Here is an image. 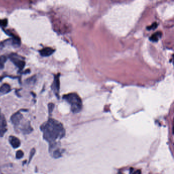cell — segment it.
Here are the masks:
<instances>
[{"instance_id": "obj_16", "label": "cell", "mask_w": 174, "mask_h": 174, "mask_svg": "<svg viewBox=\"0 0 174 174\" xmlns=\"http://www.w3.org/2000/svg\"><path fill=\"white\" fill-rule=\"evenodd\" d=\"M54 104L53 103H50L48 104L49 112L50 114H51L52 112H53L54 108Z\"/></svg>"}, {"instance_id": "obj_12", "label": "cell", "mask_w": 174, "mask_h": 174, "mask_svg": "<svg viewBox=\"0 0 174 174\" xmlns=\"http://www.w3.org/2000/svg\"><path fill=\"white\" fill-rule=\"evenodd\" d=\"M24 155V152H23V151H22L21 150L17 151L16 152V158L18 159L23 158Z\"/></svg>"}, {"instance_id": "obj_17", "label": "cell", "mask_w": 174, "mask_h": 174, "mask_svg": "<svg viewBox=\"0 0 174 174\" xmlns=\"http://www.w3.org/2000/svg\"><path fill=\"white\" fill-rule=\"evenodd\" d=\"M157 23H155L154 24H153L152 26H150V27H148V29H150V30H151V29H154L155 28H156L157 27Z\"/></svg>"}, {"instance_id": "obj_3", "label": "cell", "mask_w": 174, "mask_h": 174, "mask_svg": "<svg viewBox=\"0 0 174 174\" xmlns=\"http://www.w3.org/2000/svg\"><path fill=\"white\" fill-rule=\"evenodd\" d=\"M9 59L16 67H18L20 71L23 70L26 64L24 58L16 54L12 53L9 55Z\"/></svg>"}, {"instance_id": "obj_14", "label": "cell", "mask_w": 174, "mask_h": 174, "mask_svg": "<svg viewBox=\"0 0 174 174\" xmlns=\"http://www.w3.org/2000/svg\"><path fill=\"white\" fill-rule=\"evenodd\" d=\"M35 152H36V150H35V148H33V149H31V150L30 151L29 158V161H28L29 163H30V161L32 160V158L33 157V156H34Z\"/></svg>"}, {"instance_id": "obj_18", "label": "cell", "mask_w": 174, "mask_h": 174, "mask_svg": "<svg viewBox=\"0 0 174 174\" xmlns=\"http://www.w3.org/2000/svg\"><path fill=\"white\" fill-rule=\"evenodd\" d=\"M133 174H141V171L140 170H137L135 172H134Z\"/></svg>"}, {"instance_id": "obj_9", "label": "cell", "mask_w": 174, "mask_h": 174, "mask_svg": "<svg viewBox=\"0 0 174 174\" xmlns=\"http://www.w3.org/2000/svg\"><path fill=\"white\" fill-rule=\"evenodd\" d=\"M11 91L10 86L7 83H5L0 87V93L6 94Z\"/></svg>"}, {"instance_id": "obj_6", "label": "cell", "mask_w": 174, "mask_h": 174, "mask_svg": "<svg viewBox=\"0 0 174 174\" xmlns=\"http://www.w3.org/2000/svg\"><path fill=\"white\" fill-rule=\"evenodd\" d=\"M23 117L22 114L20 111H18L12 115L11 117V121L14 125L18 126L20 123L21 120L23 119Z\"/></svg>"}, {"instance_id": "obj_4", "label": "cell", "mask_w": 174, "mask_h": 174, "mask_svg": "<svg viewBox=\"0 0 174 174\" xmlns=\"http://www.w3.org/2000/svg\"><path fill=\"white\" fill-rule=\"evenodd\" d=\"M60 75L58 74L54 76V79L53 84L52 85V89L55 94V95L59 98V93L60 89Z\"/></svg>"}, {"instance_id": "obj_8", "label": "cell", "mask_w": 174, "mask_h": 174, "mask_svg": "<svg viewBox=\"0 0 174 174\" xmlns=\"http://www.w3.org/2000/svg\"><path fill=\"white\" fill-rule=\"evenodd\" d=\"M55 50L50 47H46L39 51V54L42 57H49L55 52Z\"/></svg>"}, {"instance_id": "obj_13", "label": "cell", "mask_w": 174, "mask_h": 174, "mask_svg": "<svg viewBox=\"0 0 174 174\" xmlns=\"http://www.w3.org/2000/svg\"><path fill=\"white\" fill-rule=\"evenodd\" d=\"M35 81H36V78L34 77H32L29 79H28L26 81V83L28 84V85L31 84H33L35 82Z\"/></svg>"}, {"instance_id": "obj_2", "label": "cell", "mask_w": 174, "mask_h": 174, "mask_svg": "<svg viewBox=\"0 0 174 174\" xmlns=\"http://www.w3.org/2000/svg\"><path fill=\"white\" fill-rule=\"evenodd\" d=\"M63 98L71 105V111L73 113H78L82 110V102L77 94L70 93L65 94L63 96Z\"/></svg>"}, {"instance_id": "obj_7", "label": "cell", "mask_w": 174, "mask_h": 174, "mask_svg": "<svg viewBox=\"0 0 174 174\" xmlns=\"http://www.w3.org/2000/svg\"><path fill=\"white\" fill-rule=\"evenodd\" d=\"M9 142L10 144L14 149L18 148L21 146V141L14 136H10L9 138Z\"/></svg>"}, {"instance_id": "obj_1", "label": "cell", "mask_w": 174, "mask_h": 174, "mask_svg": "<svg viewBox=\"0 0 174 174\" xmlns=\"http://www.w3.org/2000/svg\"><path fill=\"white\" fill-rule=\"evenodd\" d=\"M40 130L43 132L44 138L51 144L55 142L56 140L61 139L65 134L62 124L57 120L50 119L42 124Z\"/></svg>"}, {"instance_id": "obj_11", "label": "cell", "mask_w": 174, "mask_h": 174, "mask_svg": "<svg viewBox=\"0 0 174 174\" xmlns=\"http://www.w3.org/2000/svg\"><path fill=\"white\" fill-rule=\"evenodd\" d=\"M7 57L4 55L0 56V69H4L5 63L7 61Z\"/></svg>"}, {"instance_id": "obj_5", "label": "cell", "mask_w": 174, "mask_h": 174, "mask_svg": "<svg viewBox=\"0 0 174 174\" xmlns=\"http://www.w3.org/2000/svg\"><path fill=\"white\" fill-rule=\"evenodd\" d=\"M7 130L6 121L4 115L1 113L0 110V137H3Z\"/></svg>"}, {"instance_id": "obj_10", "label": "cell", "mask_w": 174, "mask_h": 174, "mask_svg": "<svg viewBox=\"0 0 174 174\" xmlns=\"http://www.w3.org/2000/svg\"><path fill=\"white\" fill-rule=\"evenodd\" d=\"M161 36H162V32H160V31L157 32L152 35L150 39L151 41L156 42V41H158V40L161 38Z\"/></svg>"}, {"instance_id": "obj_15", "label": "cell", "mask_w": 174, "mask_h": 174, "mask_svg": "<svg viewBox=\"0 0 174 174\" xmlns=\"http://www.w3.org/2000/svg\"><path fill=\"white\" fill-rule=\"evenodd\" d=\"M8 24V20L7 19H3L0 20V26L2 27H6Z\"/></svg>"}]
</instances>
